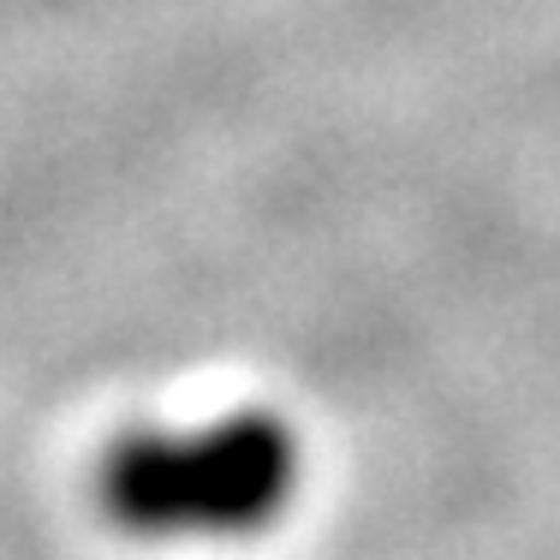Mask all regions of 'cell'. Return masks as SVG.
I'll return each mask as SVG.
<instances>
[{
	"instance_id": "cell-1",
	"label": "cell",
	"mask_w": 560,
	"mask_h": 560,
	"mask_svg": "<svg viewBox=\"0 0 560 560\" xmlns=\"http://www.w3.org/2000/svg\"><path fill=\"white\" fill-rule=\"evenodd\" d=\"M304 483V447L280 411L238 406L191 430L138 423L96 459V506L143 542H233L269 530Z\"/></svg>"
}]
</instances>
